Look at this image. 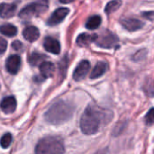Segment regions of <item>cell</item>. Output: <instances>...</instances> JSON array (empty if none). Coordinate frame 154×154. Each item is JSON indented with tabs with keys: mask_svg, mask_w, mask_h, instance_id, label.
<instances>
[{
	"mask_svg": "<svg viewBox=\"0 0 154 154\" xmlns=\"http://www.w3.org/2000/svg\"><path fill=\"white\" fill-rule=\"evenodd\" d=\"M119 39L116 37V34L111 32L110 31L106 30L103 32L100 35H97L96 43L97 46L105 49H112L118 45Z\"/></svg>",
	"mask_w": 154,
	"mask_h": 154,
	"instance_id": "cell-5",
	"label": "cell"
},
{
	"mask_svg": "<svg viewBox=\"0 0 154 154\" xmlns=\"http://www.w3.org/2000/svg\"><path fill=\"white\" fill-rule=\"evenodd\" d=\"M23 35L25 40L28 42H35L36 40L39 39L40 37V32L37 27L35 26H27L23 31Z\"/></svg>",
	"mask_w": 154,
	"mask_h": 154,
	"instance_id": "cell-14",
	"label": "cell"
},
{
	"mask_svg": "<svg viewBox=\"0 0 154 154\" xmlns=\"http://www.w3.org/2000/svg\"><path fill=\"white\" fill-rule=\"evenodd\" d=\"M44 49L52 54H59L60 52V44L58 40L52 37H46L43 42Z\"/></svg>",
	"mask_w": 154,
	"mask_h": 154,
	"instance_id": "cell-11",
	"label": "cell"
},
{
	"mask_svg": "<svg viewBox=\"0 0 154 154\" xmlns=\"http://www.w3.org/2000/svg\"><path fill=\"white\" fill-rule=\"evenodd\" d=\"M12 48L14 49L15 51H20V50L23 48V44H22V42H19V41H14V42H13V43H12Z\"/></svg>",
	"mask_w": 154,
	"mask_h": 154,
	"instance_id": "cell-24",
	"label": "cell"
},
{
	"mask_svg": "<svg viewBox=\"0 0 154 154\" xmlns=\"http://www.w3.org/2000/svg\"><path fill=\"white\" fill-rule=\"evenodd\" d=\"M46 57L44 55H42L40 53H32L29 57H28V62L32 65V66H37V65H41L43 62V60Z\"/></svg>",
	"mask_w": 154,
	"mask_h": 154,
	"instance_id": "cell-19",
	"label": "cell"
},
{
	"mask_svg": "<svg viewBox=\"0 0 154 154\" xmlns=\"http://www.w3.org/2000/svg\"><path fill=\"white\" fill-rule=\"evenodd\" d=\"M106 69H107V65L106 62H103V61L97 62L90 74V79H95L100 78L101 76H103L106 73Z\"/></svg>",
	"mask_w": 154,
	"mask_h": 154,
	"instance_id": "cell-16",
	"label": "cell"
},
{
	"mask_svg": "<svg viewBox=\"0 0 154 154\" xmlns=\"http://www.w3.org/2000/svg\"><path fill=\"white\" fill-rule=\"evenodd\" d=\"M113 118V113L97 106H88L80 119V129L84 134L92 135L98 132L103 125L108 124Z\"/></svg>",
	"mask_w": 154,
	"mask_h": 154,
	"instance_id": "cell-1",
	"label": "cell"
},
{
	"mask_svg": "<svg viewBox=\"0 0 154 154\" xmlns=\"http://www.w3.org/2000/svg\"><path fill=\"white\" fill-rule=\"evenodd\" d=\"M64 152L63 143L57 137H45L35 147V154H63Z\"/></svg>",
	"mask_w": 154,
	"mask_h": 154,
	"instance_id": "cell-3",
	"label": "cell"
},
{
	"mask_svg": "<svg viewBox=\"0 0 154 154\" xmlns=\"http://www.w3.org/2000/svg\"><path fill=\"white\" fill-rule=\"evenodd\" d=\"M144 121L147 125H152L154 124V108H151L145 116Z\"/></svg>",
	"mask_w": 154,
	"mask_h": 154,
	"instance_id": "cell-22",
	"label": "cell"
},
{
	"mask_svg": "<svg viewBox=\"0 0 154 154\" xmlns=\"http://www.w3.org/2000/svg\"><path fill=\"white\" fill-rule=\"evenodd\" d=\"M39 69H40L41 75L43 79L52 77L55 72V66L51 61H43L40 65Z\"/></svg>",
	"mask_w": 154,
	"mask_h": 154,
	"instance_id": "cell-12",
	"label": "cell"
},
{
	"mask_svg": "<svg viewBox=\"0 0 154 154\" xmlns=\"http://www.w3.org/2000/svg\"><path fill=\"white\" fill-rule=\"evenodd\" d=\"M120 23H121L122 26L129 32L138 31L144 26L143 22H142L136 18H129V17L128 18H123L120 21Z\"/></svg>",
	"mask_w": 154,
	"mask_h": 154,
	"instance_id": "cell-7",
	"label": "cell"
},
{
	"mask_svg": "<svg viewBox=\"0 0 154 154\" xmlns=\"http://www.w3.org/2000/svg\"><path fill=\"white\" fill-rule=\"evenodd\" d=\"M0 33L8 37H13L16 35L17 28L12 24H3L0 26Z\"/></svg>",
	"mask_w": 154,
	"mask_h": 154,
	"instance_id": "cell-18",
	"label": "cell"
},
{
	"mask_svg": "<svg viewBox=\"0 0 154 154\" xmlns=\"http://www.w3.org/2000/svg\"><path fill=\"white\" fill-rule=\"evenodd\" d=\"M48 9V3L44 1L33 2L27 5L19 13V17L22 19H31L40 14L45 12Z\"/></svg>",
	"mask_w": 154,
	"mask_h": 154,
	"instance_id": "cell-4",
	"label": "cell"
},
{
	"mask_svg": "<svg viewBox=\"0 0 154 154\" xmlns=\"http://www.w3.org/2000/svg\"><path fill=\"white\" fill-rule=\"evenodd\" d=\"M69 13V9L67 7H60L57 10L54 11V13L51 14V16L49 18L47 24L50 26H54L59 24L60 23H61L65 17L68 15V14Z\"/></svg>",
	"mask_w": 154,
	"mask_h": 154,
	"instance_id": "cell-6",
	"label": "cell"
},
{
	"mask_svg": "<svg viewBox=\"0 0 154 154\" xmlns=\"http://www.w3.org/2000/svg\"><path fill=\"white\" fill-rule=\"evenodd\" d=\"M102 19L99 15H93L91 17H89L86 23V27L88 30H95L97 29L100 24H101Z\"/></svg>",
	"mask_w": 154,
	"mask_h": 154,
	"instance_id": "cell-17",
	"label": "cell"
},
{
	"mask_svg": "<svg viewBox=\"0 0 154 154\" xmlns=\"http://www.w3.org/2000/svg\"><path fill=\"white\" fill-rule=\"evenodd\" d=\"M97 34H88V33H81L77 38V43L79 46L85 47L90 44L91 42H96Z\"/></svg>",
	"mask_w": 154,
	"mask_h": 154,
	"instance_id": "cell-15",
	"label": "cell"
},
{
	"mask_svg": "<svg viewBox=\"0 0 154 154\" xmlns=\"http://www.w3.org/2000/svg\"><path fill=\"white\" fill-rule=\"evenodd\" d=\"M6 48H7V42L4 38L0 37V54L5 53Z\"/></svg>",
	"mask_w": 154,
	"mask_h": 154,
	"instance_id": "cell-23",
	"label": "cell"
},
{
	"mask_svg": "<svg viewBox=\"0 0 154 154\" xmlns=\"http://www.w3.org/2000/svg\"><path fill=\"white\" fill-rule=\"evenodd\" d=\"M12 134H5L2 136L1 140H0V145L2 146V148L6 149L10 146L11 143H12Z\"/></svg>",
	"mask_w": 154,
	"mask_h": 154,
	"instance_id": "cell-21",
	"label": "cell"
},
{
	"mask_svg": "<svg viewBox=\"0 0 154 154\" xmlns=\"http://www.w3.org/2000/svg\"><path fill=\"white\" fill-rule=\"evenodd\" d=\"M90 69V63L88 60H82L79 62V64L77 66L74 73H73V79L76 81L82 80L86 78Z\"/></svg>",
	"mask_w": 154,
	"mask_h": 154,
	"instance_id": "cell-8",
	"label": "cell"
},
{
	"mask_svg": "<svg viewBox=\"0 0 154 154\" xmlns=\"http://www.w3.org/2000/svg\"><path fill=\"white\" fill-rule=\"evenodd\" d=\"M21 67V58L19 55H11L5 62V68L7 72L14 75L18 72Z\"/></svg>",
	"mask_w": 154,
	"mask_h": 154,
	"instance_id": "cell-9",
	"label": "cell"
},
{
	"mask_svg": "<svg viewBox=\"0 0 154 154\" xmlns=\"http://www.w3.org/2000/svg\"><path fill=\"white\" fill-rule=\"evenodd\" d=\"M16 11V5L14 4L2 3L0 4V16L2 18L12 17Z\"/></svg>",
	"mask_w": 154,
	"mask_h": 154,
	"instance_id": "cell-13",
	"label": "cell"
},
{
	"mask_svg": "<svg viewBox=\"0 0 154 154\" xmlns=\"http://www.w3.org/2000/svg\"><path fill=\"white\" fill-rule=\"evenodd\" d=\"M74 108L65 101H58L45 113V120L52 125H60L72 117Z\"/></svg>",
	"mask_w": 154,
	"mask_h": 154,
	"instance_id": "cell-2",
	"label": "cell"
},
{
	"mask_svg": "<svg viewBox=\"0 0 154 154\" xmlns=\"http://www.w3.org/2000/svg\"><path fill=\"white\" fill-rule=\"evenodd\" d=\"M121 5H122V2L121 1H117V0L116 1H111V2H109L106 5L105 11H106V13L107 14H110L116 12L121 6Z\"/></svg>",
	"mask_w": 154,
	"mask_h": 154,
	"instance_id": "cell-20",
	"label": "cell"
},
{
	"mask_svg": "<svg viewBox=\"0 0 154 154\" xmlns=\"http://www.w3.org/2000/svg\"><path fill=\"white\" fill-rule=\"evenodd\" d=\"M0 108L5 114H12L16 109V100L14 97H5L0 103Z\"/></svg>",
	"mask_w": 154,
	"mask_h": 154,
	"instance_id": "cell-10",
	"label": "cell"
}]
</instances>
